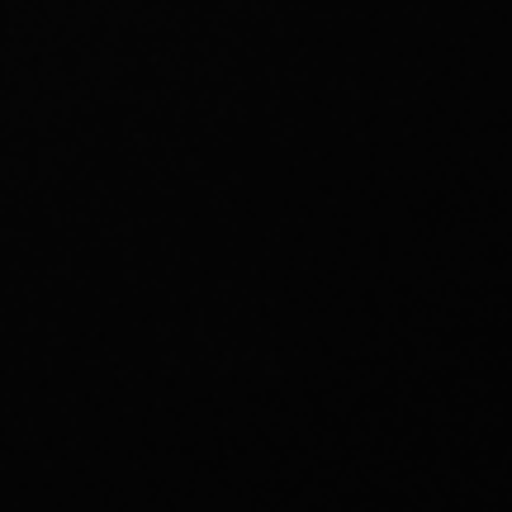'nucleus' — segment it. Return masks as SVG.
<instances>
[]
</instances>
